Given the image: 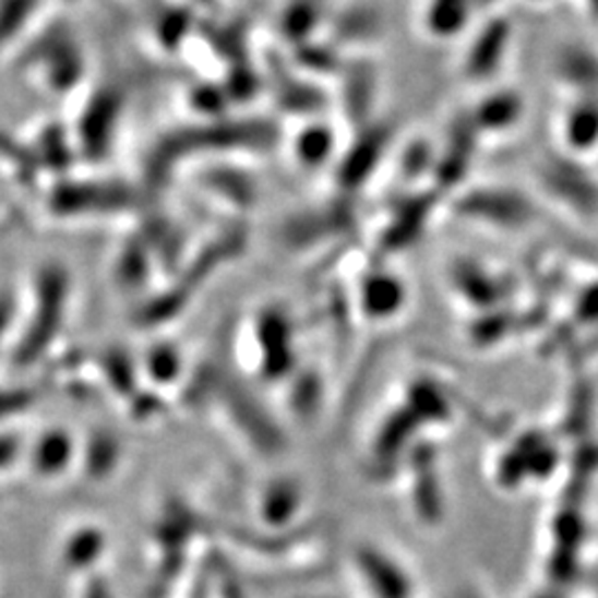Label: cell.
<instances>
[{
    "label": "cell",
    "instance_id": "1",
    "mask_svg": "<svg viewBox=\"0 0 598 598\" xmlns=\"http://www.w3.org/2000/svg\"><path fill=\"white\" fill-rule=\"evenodd\" d=\"M512 49V23L503 14H492L483 25L473 27L462 53V76L470 83H490L505 67Z\"/></svg>",
    "mask_w": 598,
    "mask_h": 598
},
{
    "label": "cell",
    "instance_id": "2",
    "mask_svg": "<svg viewBox=\"0 0 598 598\" xmlns=\"http://www.w3.org/2000/svg\"><path fill=\"white\" fill-rule=\"evenodd\" d=\"M539 176L550 198L561 202V206H567L572 213L594 215L598 211V182L576 167V158L563 154L561 158L548 160Z\"/></svg>",
    "mask_w": 598,
    "mask_h": 598
},
{
    "label": "cell",
    "instance_id": "3",
    "mask_svg": "<svg viewBox=\"0 0 598 598\" xmlns=\"http://www.w3.org/2000/svg\"><path fill=\"white\" fill-rule=\"evenodd\" d=\"M561 154L585 158L598 152V96L565 98V107L557 118Z\"/></svg>",
    "mask_w": 598,
    "mask_h": 598
},
{
    "label": "cell",
    "instance_id": "4",
    "mask_svg": "<svg viewBox=\"0 0 598 598\" xmlns=\"http://www.w3.org/2000/svg\"><path fill=\"white\" fill-rule=\"evenodd\" d=\"M552 76L565 92V98L598 96V51L567 43L552 60Z\"/></svg>",
    "mask_w": 598,
    "mask_h": 598
},
{
    "label": "cell",
    "instance_id": "5",
    "mask_svg": "<svg viewBox=\"0 0 598 598\" xmlns=\"http://www.w3.org/2000/svg\"><path fill=\"white\" fill-rule=\"evenodd\" d=\"M475 0H423L419 25L432 40H455L475 27Z\"/></svg>",
    "mask_w": 598,
    "mask_h": 598
},
{
    "label": "cell",
    "instance_id": "6",
    "mask_svg": "<svg viewBox=\"0 0 598 598\" xmlns=\"http://www.w3.org/2000/svg\"><path fill=\"white\" fill-rule=\"evenodd\" d=\"M526 113V100L514 89H492L473 107V124L486 135H505Z\"/></svg>",
    "mask_w": 598,
    "mask_h": 598
},
{
    "label": "cell",
    "instance_id": "7",
    "mask_svg": "<svg viewBox=\"0 0 598 598\" xmlns=\"http://www.w3.org/2000/svg\"><path fill=\"white\" fill-rule=\"evenodd\" d=\"M466 211L475 217L492 219L490 227L516 229L530 219V206L518 193L512 191H483L473 193L464 202Z\"/></svg>",
    "mask_w": 598,
    "mask_h": 598
},
{
    "label": "cell",
    "instance_id": "8",
    "mask_svg": "<svg viewBox=\"0 0 598 598\" xmlns=\"http://www.w3.org/2000/svg\"><path fill=\"white\" fill-rule=\"evenodd\" d=\"M402 299H404L402 286L393 277H372L363 286L366 313L375 318H388L397 313Z\"/></svg>",
    "mask_w": 598,
    "mask_h": 598
},
{
    "label": "cell",
    "instance_id": "9",
    "mask_svg": "<svg viewBox=\"0 0 598 598\" xmlns=\"http://www.w3.org/2000/svg\"><path fill=\"white\" fill-rule=\"evenodd\" d=\"M69 459V441L60 434L47 436L38 447V466L43 473H56Z\"/></svg>",
    "mask_w": 598,
    "mask_h": 598
},
{
    "label": "cell",
    "instance_id": "10",
    "mask_svg": "<svg viewBox=\"0 0 598 598\" xmlns=\"http://www.w3.org/2000/svg\"><path fill=\"white\" fill-rule=\"evenodd\" d=\"M176 368H178V359H176V355L169 352V350H158V352L154 355V359H152V370L156 372L158 378H169V375H174Z\"/></svg>",
    "mask_w": 598,
    "mask_h": 598
},
{
    "label": "cell",
    "instance_id": "11",
    "mask_svg": "<svg viewBox=\"0 0 598 598\" xmlns=\"http://www.w3.org/2000/svg\"><path fill=\"white\" fill-rule=\"evenodd\" d=\"M12 455V443L10 441H0V464L8 462Z\"/></svg>",
    "mask_w": 598,
    "mask_h": 598
},
{
    "label": "cell",
    "instance_id": "12",
    "mask_svg": "<svg viewBox=\"0 0 598 598\" xmlns=\"http://www.w3.org/2000/svg\"><path fill=\"white\" fill-rule=\"evenodd\" d=\"M583 8H587L585 12H587L591 19H598V0H583Z\"/></svg>",
    "mask_w": 598,
    "mask_h": 598
},
{
    "label": "cell",
    "instance_id": "13",
    "mask_svg": "<svg viewBox=\"0 0 598 598\" xmlns=\"http://www.w3.org/2000/svg\"><path fill=\"white\" fill-rule=\"evenodd\" d=\"M5 322H8V307H5V304H0V333H3Z\"/></svg>",
    "mask_w": 598,
    "mask_h": 598
},
{
    "label": "cell",
    "instance_id": "14",
    "mask_svg": "<svg viewBox=\"0 0 598 598\" xmlns=\"http://www.w3.org/2000/svg\"><path fill=\"white\" fill-rule=\"evenodd\" d=\"M530 3H537V5H543V3H550V0H530Z\"/></svg>",
    "mask_w": 598,
    "mask_h": 598
}]
</instances>
